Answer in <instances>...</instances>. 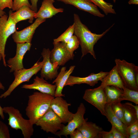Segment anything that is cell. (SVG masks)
Here are the masks:
<instances>
[{"instance_id": "74e56055", "label": "cell", "mask_w": 138, "mask_h": 138, "mask_svg": "<svg viewBox=\"0 0 138 138\" xmlns=\"http://www.w3.org/2000/svg\"><path fill=\"white\" fill-rule=\"evenodd\" d=\"M59 1V0H57ZM31 3V9L35 13L37 12V4L38 0H30Z\"/></svg>"}, {"instance_id": "ee69618b", "label": "cell", "mask_w": 138, "mask_h": 138, "mask_svg": "<svg viewBox=\"0 0 138 138\" xmlns=\"http://www.w3.org/2000/svg\"><path fill=\"white\" fill-rule=\"evenodd\" d=\"M6 14L5 12L2 10L0 7V17H1L4 15Z\"/></svg>"}, {"instance_id": "3957f363", "label": "cell", "mask_w": 138, "mask_h": 138, "mask_svg": "<svg viewBox=\"0 0 138 138\" xmlns=\"http://www.w3.org/2000/svg\"><path fill=\"white\" fill-rule=\"evenodd\" d=\"M4 112L9 116L8 125L13 129L20 130L24 138H30L33 135V125L29 120L24 118L20 111L10 106L3 108Z\"/></svg>"}, {"instance_id": "5bb4252c", "label": "cell", "mask_w": 138, "mask_h": 138, "mask_svg": "<svg viewBox=\"0 0 138 138\" xmlns=\"http://www.w3.org/2000/svg\"><path fill=\"white\" fill-rule=\"evenodd\" d=\"M45 20V19L37 18L34 22L29 26L21 30L16 31L12 35V37L14 41L16 43H31L36 29Z\"/></svg>"}, {"instance_id": "ac0fdd59", "label": "cell", "mask_w": 138, "mask_h": 138, "mask_svg": "<svg viewBox=\"0 0 138 138\" xmlns=\"http://www.w3.org/2000/svg\"><path fill=\"white\" fill-rule=\"evenodd\" d=\"M55 2V0H43L39 10L35 13L34 18L46 19L59 13L63 12V8H56L54 7L53 4Z\"/></svg>"}, {"instance_id": "9a60e30c", "label": "cell", "mask_w": 138, "mask_h": 138, "mask_svg": "<svg viewBox=\"0 0 138 138\" xmlns=\"http://www.w3.org/2000/svg\"><path fill=\"white\" fill-rule=\"evenodd\" d=\"M108 72L101 71L97 73H91L88 76L80 77L70 75L67 80L65 86H71L75 84H85L91 86H94L99 80L104 77L108 74Z\"/></svg>"}, {"instance_id": "8fae6325", "label": "cell", "mask_w": 138, "mask_h": 138, "mask_svg": "<svg viewBox=\"0 0 138 138\" xmlns=\"http://www.w3.org/2000/svg\"><path fill=\"white\" fill-rule=\"evenodd\" d=\"M71 105L62 97H56L52 100L50 107L60 118L62 123L65 124L72 119L74 114L68 110V107Z\"/></svg>"}, {"instance_id": "44dd1931", "label": "cell", "mask_w": 138, "mask_h": 138, "mask_svg": "<svg viewBox=\"0 0 138 138\" xmlns=\"http://www.w3.org/2000/svg\"><path fill=\"white\" fill-rule=\"evenodd\" d=\"M88 118L77 129L82 133L84 138H101L102 128L95 123L87 122Z\"/></svg>"}, {"instance_id": "d6986e66", "label": "cell", "mask_w": 138, "mask_h": 138, "mask_svg": "<svg viewBox=\"0 0 138 138\" xmlns=\"http://www.w3.org/2000/svg\"><path fill=\"white\" fill-rule=\"evenodd\" d=\"M75 66H71L68 70H66V67H62L56 78L52 83H55L56 86L54 97H64L65 95L62 94V90L69 76L73 72Z\"/></svg>"}, {"instance_id": "4fadbf2b", "label": "cell", "mask_w": 138, "mask_h": 138, "mask_svg": "<svg viewBox=\"0 0 138 138\" xmlns=\"http://www.w3.org/2000/svg\"><path fill=\"white\" fill-rule=\"evenodd\" d=\"M16 53L15 56L10 58L7 65L12 72L24 68L22 61L24 56L27 51H29L32 44L30 43H17Z\"/></svg>"}, {"instance_id": "83f0119b", "label": "cell", "mask_w": 138, "mask_h": 138, "mask_svg": "<svg viewBox=\"0 0 138 138\" xmlns=\"http://www.w3.org/2000/svg\"><path fill=\"white\" fill-rule=\"evenodd\" d=\"M74 30V25L70 26L66 30L57 38L54 39L53 43L62 42L66 43L73 36Z\"/></svg>"}, {"instance_id": "836d02e7", "label": "cell", "mask_w": 138, "mask_h": 138, "mask_svg": "<svg viewBox=\"0 0 138 138\" xmlns=\"http://www.w3.org/2000/svg\"><path fill=\"white\" fill-rule=\"evenodd\" d=\"M13 0H0V7L2 10L6 8L12 9Z\"/></svg>"}, {"instance_id": "2e32d148", "label": "cell", "mask_w": 138, "mask_h": 138, "mask_svg": "<svg viewBox=\"0 0 138 138\" xmlns=\"http://www.w3.org/2000/svg\"><path fill=\"white\" fill-rule=\"evenodd\" d=\"M21 87L27 89L37 90L42 93L54 97L56 86L48 83L43 78L36 76L34 79L33 83L24 84Z\"/></svg>"}, {"instance_id": "5b68a950", "label": "cell", "mask_w": 138, "mask_h": 138, "mask_svg": "<svg viewBox=\"0 0 138 138\" xmlns=\"http://www.w3.org/2000/svg\"><path fill=\"white\" fill-rule=\"evenodd\" d=\"M42 62L37 61L30 68H24L14 72L15 79L8 89L0 96V98H6L19 85L25 82H29L31 77L40 70Z\"/></svg>"}, {"instance_id": "f6af8a7d", "label": "cell", "mask_w": 138, "mask_h": 138, "mask_svg": "<svg viewBox=\"0 0 138 138\" xmlns=\"http://www.w3.org/2000/svg\"><path fill=\"white\" fill-rule=\"evenodd\" d=\"M113 0L114 3H115L116 2V0Z\"/></svg>"}, {"instance_id": "7402d4cb", "label": "cell", "mask_w": 138, "mask_h": 138, "mask_svg": "<svg viewBox=\"0 0 138 138\" xmlns=\"http://www.w3.org/2000/svg\"><path fill=\"white\" fill-rule=\"evenodd\" d=\"M36 13L30 8L23 6L14 12L10 10L9 14L16 24L21 21L27 19L29 20L28 22L29 23H32Z\"/></svg>"}, {"instance_id": "ba28073f", "label": "cell", "mask_w": 138, "mask_h": 138, "mask_svg": "<svg viewBox=\"0 0 138 138\" xmlns=\"http://www.w3.org/2000/svg\"><path fill=\"white\" fill-rule=\"evenodd\" d=\"M83 98L96 108L102 115L106 116V102L104 88L98 87L94 89H86Z\"/></svg>"}, {"instance_id": "6da1fadb", "label": "cell", "mask_w": 138, "mask_h": 138, "mask_svg": "<svg viewBox=\"0 0 138 138\" xmlns=\"http://www.w3.org/2000/svg\"><path fill=\"white\" fill-rule=\"evenodd\" d=\"M74 33L78 39L81 48V59L88 53H90L94 59H96L94 49V45L110 30L114 24L102 33L97 34L92 33L86 25L83 24L79 16L77 14H74Z\"/></svg>"}, {"instance_id": "cb8c5ba5", "label": "cell", "mask_w": 138, "mask_h": 138, "mask_svg": "<svg viewBox=\"0 0 138 138\" xmlns=\"http://www.w3.org/2000/svg\"><path fill=\"white\" fill-rule=\"evenodd\" d=\"M106 103L111 104L117 101H122L123 90L113 86L104 88Z\"/></svg>"}, {"instance_id": "e575fe53", "label": "cell", "mask_w": 138, "mask_h": 138, "mask_svg": "<svg viewBox=\"0 0 138 138\" xmlns=\"http://www.w3.org/2000/svg\"><path fill=\"white\" fill-rule=\"evenodd\" d=\"M114 138H126V136L118 129L112 126L111 130Z\"/></svg>"}, {"instance_id": "f1b7e54d", "label": "cell", "mask_w": 138, "mask_h": 138, "mask_svg": "<svg viewBox=\"0 0 138 138\" xmlns=\"http://www.w3.org/2000/svg\"><path fill=\"white\" fill-rule=\"evenodd\" d=\"M111 105L115 115L124 124L123 106L121 101L114 102L111 104Z\"/></svg>"}, {"instance_id": "f546056e", "label": "cell", "mask_w": 138, "mask_h": 138, "mask_svg": "<svg viewBox=\"0 0 138 138\" xmlns=\"http://www.w3.org/2000/svg\"><path fill=\"white\" fill-rule=\"evenodd\" d=\"M79 45V41L75 35L73 36L65 43L67 50L73 56H74V51L78 48Z\"/></svg>"}, {"instance_id": "9c48e42d", "label": "cell", "mask_w": 138, "mask_h": 138, "mask_svg": "<svg viewBox=\"0 0 138 138\" xmlns=\"http://www.w3.org/2000/svg\"><path fill=\"white\" fill-rule=\"evenodd\" d=\"M86 111L84 104L83 103H80L72 119L68 122L67 125H64L62 129L57 131L55 135L60 137L63 135L67 137L68 135L80 127L86 120L87 118L85 119L84 118Z\"/></svg>"}, {"instance_id": "d4e9b609", "label": "cell", "mask_w": 138, "mask_h": 138, "mask_svg": "<svg viewBox=\"0 0 138 138\" xmlns=\"http://www.w3.org/2000/svg\"><path fill=\"white\" fill-rule=\"evenodd\" d=\"M124 124L127 127L138 120L134 108L126 103H122Z\"/></svg>"}, {"instance_id": "7bdbcfd3", "label": "cell", "mask_w": 138, "mask_h": 138, "mask_svg": "<svg viewBox=\"0 0 138 138\" xmlns=\"http://www.w3.org/2000/svg\"><path fill=\"white\" fill-rule=\"evenodd\" d=\"M2 59V56L0 52V61ZM0 89L4 90H5V87L2 85L0 81Z\"/></svg>"}, {"instance_id": "8992f818", "label": "cell", "mask_w": 138, "mask_h": 138, "mask_svg": "<svg viewBox=\"0 0 138 138\" xmlns=\"http://www.w3.org/2000/svg\"><path fill=\"white\" fill-rule=\"evenodd\" d=\"M16 24L9 14L8 17L6 14L0 17V52L5 67L7 65L5 52L6 43L9 37L17 31Z\"/></svg>"}, {"instance_id": "484cf974", "label": "cell", "mask_w": 138, "mask_h": 138, "mask_svg": "<svg viewBox=\"0 0 138 138\" xmlns=\"http://www.w3.org/2000/svg\"><path fill=\"white\" fill-rule=\"evenodd\" d=\"M123 90L122 101L127 100L138 104V90L129 89L125 87Z\"/></svg>"}, {"instance_id": "277c9868", "label": "cell", "mask_w": 138, "mask_h": 138, "mask_svg": "<svg viewBox=\"0 0 138 138\" xmlns=\"http://www.w3.org/2000/svg\"><path fill=\"white\" fill-rule=\"evenodd\" d=\"M114 62L125 87L138 90V67L124 60L116 59Z\"/></svg>"}, {"instance_id": "603a6c76", "label": "cell", "mask_w": 138, "mask_h": 138, "mask_svg": "<svg viewBox=\"0 0 138 138\" xmlns=\"http://www.w3.org/2000/svg\"><path fill=\"white\" fill-rule=\"evenodd\" d=\"M106 116L108 121L112 125L119 130L126 137L128 138L127 127L119 119L113 112L111 107V104L106 103L105 106Z\"/></svg>"}, {"instance_id": "b9f144b4", "label": "cell", "mask_w": 138, "mask_h": 138, "mask_svg": "<svg viewBox=\"0 0 138 138\" xmlns=\"http://www.w3.org/2000/svg\"><path fill=\"white\" fill-rule=\"evenodd\" d=\"M128 3L129 4H134L138 5V0H130Z\"/></svg>"}, {"instance_id": "60d3db41", "label": "cell", "mask_w": 138, "mask_h": 138, "mask_svg": "<svg viewBox=\"0 0 138 138\" xmlns=\"http://www.w3.org/2000/svg\"><path fill=\"white\" fill-rule=\"evenodd\" d=\"M138 138V132L131 134L129 136L128 138Z\"/></svg>"}, {"instance_id": "8d00e7d4", "label": "cell", "mask_w": 138, "mask_h": 138, "mask_svg": "<svg viewBox=\"0 0 138 138\" xmlns=\"http://www.w3.org/2000/svg\"><path fill=\"white\" fill-rule=\"evenodd\" d=\"M101 136L102 138H114L113 136L111 130L107 132L102 130L101 132Z\"/></svg>"}, {"instance_id": "7a4b0ae2", "label": "cell", "mask_w": 138, "mask_h": 138, "mask_svg": "<svg viewBox=\"0 0 138 138\" xmlns=\"http://www.w3.org/2000/svg\"><path fill=\"white\" fill-rule=\"evenodd\" d=\"M54 97L39 91L34 92L28 96L26 114L33 125L35 124L48 110Z\"/></svg>"}, {"instance_id": "1f68e13d", "label": "cell", "mask_w": 138, "mask_h": 138, "mask_svg": "<svg viewBox=\"0 0 138 138\" xmlns=\"http://www.w3.org/2000/svg\"><path fill=\"white\" fill-rule=\"evenodd\" d=\"M10 135L8 126L0 120V138H10Z\"/></svg>"}, {"instance_id": "d590c367", "label": "cell", "mask_w": 138, "mask_h": 138, "mask_svg": "<svg viewBox=\"0 0 138 138\" xmlns=\"http://www.w3.org/2000/svg\"><path fill=\"white\" fill-rule=\"evenodd\" d=\"M71 138H84L82 133L77 129H76L70 135Z\"/></svg>"}, {"instance_id": "7c38bea8", "label": "cell", "mask_w": 138, "mask_h": 138, "mask_svg": "<svg viewBox=\"0 0 138 138\" xmlns=\"http://www.w3.org/2000/svg\"><path fill=\"white\" fill-rule=\"evenodd\" d=\"M53 44L54 48L50 54L51 63L56 62L59 66H63L70 60L73 59L74 56L71 55L67 50L65 43L59 42Z\"/></svg>"}, {"instance_id": "f35d334b", "label": "cell", "mask_w": 138, "mask_h": 138, "mask_svg": "<svg viewBox=\"0 0 138 138\" xmlns=\"http://www.w3.org/2000/svg\"><path fill=\"white\" fill-rule=\"evenodd\" d=\"M125 103L128 104L134 108L136 111L137 116V117H138V106L137 105H133L132 103L128 102H126Z\"/></svg>"}, {"instance_id": "4316f807", "label": "cell", "mask_w": 138, "mask_h": 138, "mask_svg": "<svg viewBox=\"0 0 138 138\" xmlns=\"http://www.w3.org/2000/svg\"><path fill=\"white\" fill-rule=\"evenodd\" d=\"M93 3L98 6L106 15L109 13L116 14V13L113 8V6L110 3H108L104 0H90Z\"/></svg>"}, {"instance_id": "ffe728a7", "label": "cell", "mask_w": 138, "mask_h": 138, "mask_svg": "<svg viewBox=\"0 0 138 138\" xmlns=\"http://www.w3.org/2000/svg\"><path fill=\"white\" fill-rule=\"evenodd\" d=\"M101 81V84L98 87L100 88H104L107 86H113L123 89L125 87L116 66Z\"/></svg>"}, {"instance_id": "d6a6232c", "label": "cell", "mask_w": 138, "mask_h": 138, "mask_svg": "<svg viewBox=\"0 0 138 138\" xmlns=\"http://www.w3.org/2000/svg\"><path fill=\"white\" fill-rule=\"evenodd\" d=\"M127 130L129 136L131 134L138 132V120L127 126Z\"/></svg>"}, {"instance_id": "ab89813d", "label": "cell", "mask_w": 138, "mask_h": 138, "mask_svg": "<svg viewBox=\"0 0 138 138\" xmlns=\"http://www.w3.org/2000/svg\"><path fill=\"white\" fill-rule=\"evenodd\" d=\"M4 112L3 108L0 105V116L2 119L3 120L5 119V117L4 114Z\"/></svg>"}, {"instance_id": "52a82bcc", "label": "cell", "mask_w": 138, "mask_h": 138, "mask_svg": "<svg viewBox=\"0 0 138 138\" xmlns=\"http://www.w3.org/2000/svg\"><path fill=\"white\" fill-rule=\"evenodd\" d=\"M62 123L60 118L50 107L35 124L40 126L41 129L46 132H50L55 135L64 125Z\"/></svg>"}, {"instance_id": "30bf717a", "label": "cell", "mask_w": 138, "mask_h": 138, "mask_svg": "<svg viewBox=\"0 0 138 138\" xmlns=\"http://www.w3.org/2000/svg\"><path fill=\"white\" fill-rule=\"evenodd\" d=\"M50 51L49 48L43 49L41 55L43 59L41 71V77L45 80H52L56 78L58 74L59 66L55 62L52 63L50 59Z\"/></svg>"}, {"instance_id": "4dcf8cb0", "label": "cell", "mask_w": 138, "mask_h": 138, "mask_svg": "<svg viewBox=\"0 0 138 138\" xmlns=\"http://www.w3.org/2000/svg\"><path fill=\"white\" fill-rule=\"evenodd\" d=\"M23 6H26L31 8V4L28 0H13L12 11H16Z\"/></svg>"}, {"instance_id": "e0dca14e", "label": "cell", "mask_w": 138, "mask_h": 138, "mask_svg": "<svg viewBox=\"0 0 138 138\" xmlns=\"http://www.w3.org/2000/svg\"><path fill=\"white\" fill-rule=\"evenodd\" d=\"M65 4L72 5L79 9L100 17H105L97 7L90 0H59Z\"/></svg>"}]
</instances>
